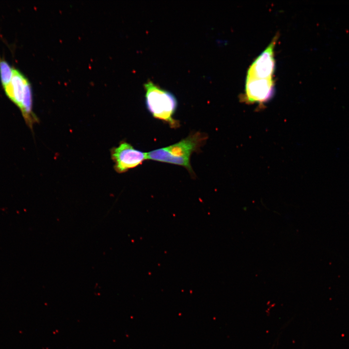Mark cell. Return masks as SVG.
<instances>
[{"mask_svg":"<svg viewBox=\"0 0 349 349\" xmlns=\"http://www.w3.org/2000/svg\"><path fill=\"white\" fill-rule=\"evenodd\" d=\"M207 139V135L205 133L191 132L176 143L148 152L147 158L154 161L181 166L193 175L190 161L191 156L200 150Z\"/></svg>","mask_w":349,"mask_h":349,"instance_id":"obj_1","label":"cell"},{"mask_svg":"<svg viewBox=\"0 0 349 349\" xmlns=\"http://www.w3.org/2000/svg\"><path fill=\"white\" fill-rule=\"evenodd\" d=\"M143 86L145 105L152 116L167 123L171 128L178 127L179 121L173 117L177 107L174 95L150 80Z\"/></svg>","mask_w":349,"mask_h":349,"instance_id":"obj_2","label":"cell"},{"mask_svg":"<svg viewBox=\"0 0 349 349\" xmlns=\"http://www.w3.org/2000/svg\"><path fill=\"white\" fill-rule=\"evenodd\" d=\"M111 156L115 171L120 174L139 166L148 159L147 152L137 149L125 141L111 149Z\"/></svg>","mask_w":349,"mask_h":349,"instance_id":"obj_3","label":"cell"},{"mask_svg":"<svg viewBox=\"0 0 349 349\" xmlns=\"http://www.w3.org/2000/svg\"><path fill=\"white\" fill-rule=\"evenodd\" d=\"M272 79L246 78L245 93L241 101L247 104L257 103L259 107L269 101L274 91Z\"/></svg>","mask_w":349,"mask_h":349,"instance_id":"obj_4","label":"cell"},{"mask_svg":"<svg viewBox=\"0 0 349 349\" xmlns=\"http://www.w3.org/2000/svg\"><path fill=\"white\" fill-rule=\"evenodd\" d=\"M277 36L268 47L253 62L249 67L246 78L272 79L275 71V62L274 49Z\"/></svg>","mask_w":349,"mask_h":349,"instance_id":"obj_5","label":"cell"},{"mask_svg":"<svg viewBox=\"0 0 349 349\" xmlns=\"http://www.w3.org/2000/svg\"><path fill=\"white\" fill-rule=\"evenodd\" d=\"M30 88V84L27 78L19 71L14 68L12 79L4 89L8 97L21 110L26 94Z\"/></svg>","mask_w":349,"mask_h":349,"instance_id":"obj_6","label":"cell"},{"mask_svg":"<svg viewBox=\"0 0 349 349\" xmlns=\"http://www.w3.org/2000/svg\"><path fill=\"white\" fill-rule=\"evenodd\" d=\"M13 71L14 68L4 59L0 58V76L3 88L10 83Z\"/></svg>","mask_w":349,"mask_h":349,"instance_id":"obj_7","label":"cell"}]
</instances>
